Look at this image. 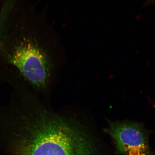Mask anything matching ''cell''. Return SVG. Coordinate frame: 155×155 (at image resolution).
Masks as SVG:
<instances>
[{"instance_id":"6da1fadb","label":"cell","mask_w":155,"mask_h":155,"mask_svg":"<svg viewBox=\"0 0 155 155\" xmlns=\"http://www.w3.org/2000/svg\"><path fill=\"white\" fill-rule=\"evenodd\" d=\"M14 117L9 137L16 155H95L89 134L58 114L36 106Z\"/></svg>"},{"instance_id":"7a4b0ae2","label":"cell","mask_w":155,"mask_h":155,"mask_svg":"<svg viewBox=\"0 0 155 155\" xmlns=\"http://www.w3.org/2000/svg\"><path fill=\"white\" fill-rule=\"evenodd\" d=\"M0 52L34 88L40 91L46 89L52 64L35 35L28 31L7 34L3 30Z\"/></svg>"},{"instance_id":"3957f363","label":"cell","mask_w":155,"mask_h":155,"mask_svg":"<svg viewBox=\"0 0 155 155\" xmlns=\"http://www.w3.org/2000/svg\"><path fill=\"white\" fill-rule=\"evenodd\" d=\"M106 132L113 139L117 150L124 155H148L149 147L144 131L137 124L110 122Z\"/></svg>"},{"instance_id":"277c9868","label":"cell","mask_w":155,"mask_h":155,"mask_svg":"<svg viewBox=\"0 0 155 155\" xmlns=\"http://www.w3.org/2000/svg\"><path fill=\"white\" fill-rule=\"evenodd\" d=\"M1 27L0 28V48H1V40H2V33H3V29Z\"/></svg>"}]
</instances>
